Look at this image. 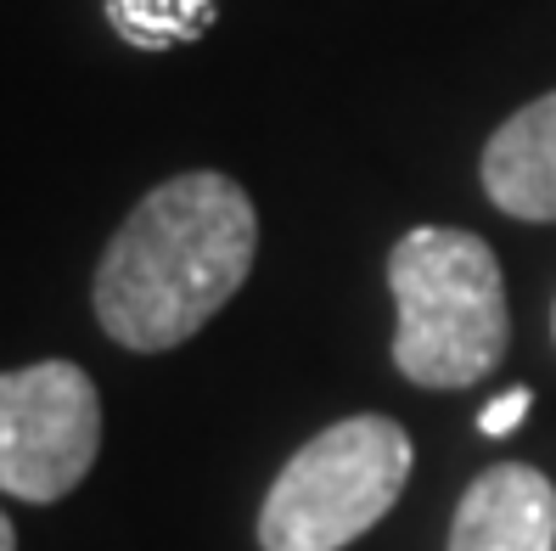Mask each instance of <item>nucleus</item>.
I'll use <instances>...</instances> for the list:
<instances>
[{
    "instance_id": "6",
    "label": "nucleus",
    "mask_w": 556,
    "mask_h": 551,
    "mask_svg": "<svg viewBox=\"0 0 556 551\" xmlns=\"http://www.w3.org/2000/svg\"><path fill=\"white\" fill-rule=\"evenodd\" d=\"M483 191L511 220H556V90L489 136Z\"/></svg>"
},
{
    "instance_id": "2",
    "label": "nucleus",
    "mask_w": 556,
    "mask_h": 551,
    "mask_svg": "<svg viewBox=\"0 0 556 551\" xmlns=\"http://www.w3.org/2000/svg\"><path fill=\"white\" fill-rule=\"evenodd\" d=\"M394 287V366L421 388H467L506 361L511 315L501 259L483 237L455 225L405 231L388 253Z\"/></svg>"
},
{
    "instance_id": "3",
    "label": "nucleus",
    "mask_w": 556,
    "mask_h": 551,
    "mask_svg": "<svg viewBox=\"0 0 556 551\" xmlns=\"http://www.w3.org/2000/svg\"><path fill=\"white\" fill-rule=\"evenodd\" d=\"M416 467L410 434L394 416H343L292 456L258 512L265 551H343L377 529Z\"/></svg>"
},
{
    "instance_id": "1",
    "label": "nucleus",
    "mask_w": 556,
    "mask_h": 551,
    "mask_svg": "<svg viewBox=\"0 0 556 551\" xmlns=\"http://www.w3.org/2000/svg\"><path fill=\"white\" fill-rule=\"evenodd\" d=\"M258 253L253 198L219 170L152 186L96 271V321L113 343L163 354L198 338L242 293Z\"/></svg>"
},
{
    "instance_id": "7",
    "label": "nucleus",
    "mask_w": 556,
    "mask_h": 551,
    "mask_svg": "<svg viewBox=\"0 0 556 551\" xmlns=\"http://www.w3.org/2000/svg\"><path fill=\"white\" fill-rule=\"evenodd\" d=\"M529 405H534V388H506L501 400H489L483 411H478V434H489V439H501V434H511L522 416H529Z\"/></svg>"
},
{
    "instance_id": "8",
    "label": "nucleus",
    "mask_w": 556,
    "mask_h": 551,
    "mask_svg": "<svg viewBox=\"0 0 556 551\" xmlns=\"http://www.w3.org/2000/svg\"><path fill=\"white\" fill-rule=\"evenodd\" d=\"M0 551H17V535H12V524H7V512H0Z\"/></svg>"
},
{
    "instance_id": "9",
    "label": "nucleus",
    "mask_w": 556,
    "mask_h": 551,
    "mask_svg": "<svg viewBox=\"0 0 556 551\" xmlns=\"http://www.w3.org/2000/svg\"><path fill=\"white\" fill-rule=\"evenodd\" d=\"M551 327H556V315H551Z\"/></svg>"
},
{
    "instance_id": "5",
    "label": "nucleus",
    "mask_w": 556,
    "mask_h": 551,
    "mask_svg": "<svg viewBox=\"0 0 556 551\" xmlns=\"http://www.w3.org/2000/svg\"><path fill=\"white\" fill-rule=\"evenodd\" d=\"M450 551H556V490L551 478L501 462L472 478L455 506Z\"/></svg>"
},
{
    "instance_id": "4",
    "label": "nucleus",
    "mask_w": 556,
    "mask_h": 551,
    "mask_svg": "<svg viewBox=\"0 0 556 551\" xmlns=\"http://www.w3.org/2000/svg\"><path fill=\"white\" fill-rule=\"evenodd\" d=\"M102 450V400L74 361L0 372V490L17 501H62Z\"/></svg>"
}]
</instances>
